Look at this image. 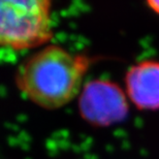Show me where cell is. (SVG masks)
<instances>
[{"label":"cell","mask_w":159,"mask_h":159,"mask_svg":"<svg viewBox=\"0 0 159 159\" xmlns=\"http://www.w3.org/2000/svg\"><path fill=\"white\" fill-rule=\"evenodd\" d=\"M94 58L49 43L33 51L16 71L23 96L44 110H59L79 97Z\"/></svg>","instance_id":"obj_1"},{"label":"cell","mask_w":159,"mask_h":159,"mask_svg":"<svg viewBox=\"0 0 159 159\" xmlns=\"http://www.w3.org/2000/svg\"><path fill=\"white\" fill-rule=\"evenodd\" d=\"M53 24L49 0H0V48L35 51L51 43Z\"/></svg>","instance_id":"obj_2"},{"label":"cell","mask_w":159,"mask_h":159,"mask_svg":"<svg viewBox=\"0 0 159 159\" xmlns=\"http://www.w3.org/2000/svg\"><path fill=\"white\" fill-rule=\"evenodd\" d=\"M81 118L94 127H110L123 122L129 113L125 90L115 82L95 79L86 82L78 97Z\"/></svg>","instance_id":"obj_3"},{"label":"cell","mask_w":159,"mask_h":159,"mask_svg":"<svg viewBox=\"0 0 159 159\" xmlns=\"http://www.w3.org/2000/svg\"><path fill=\"white\" fill-rule=\"evenodd\" d=\"M129 102L141 111L159 110V61L146 59L128 68L124 78Z\"/></svg>","instance_id":"obj_4"},{"label":"cell","mask_w":159,"mask_h":159,"mask_svg":"<svg viewBox=\"0 0 159 159\" xmlns=\"http://www.w3.org/2000/svg\"><path fill=\"white\" fill-rule=\"evenodd\" d=\"M147 5L152 11L159 15V0H150V1H147Z\"/></svg>","instance_id":"obj_5"}]
</instances>
